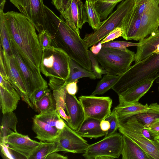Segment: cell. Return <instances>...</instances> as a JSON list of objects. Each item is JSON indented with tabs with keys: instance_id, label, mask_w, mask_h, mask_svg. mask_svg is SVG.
Masks as SVG:
<instances>
[{
	"instance_id": "603a6c76",
	"label": "cell",
	"mask_w": 159,
	"mask_h": 159,
	"mask_svg": "<svg viewBox=\"0 0 159 159\" xmlns=\"http://www.w3.org/2000/svg\"><path fill=\"white\" fill-rule=\"evenodd\" d=\"M100 121L95 119L86 118L79 129L76 132L83 138L97 139L105 136L106 132L100 126Z\"/></svg>"
},
{
	"instance_id": "d590c367",
	"label": "cell",
	"mask_w": 159,
	"mask_h": 159,
	"mask_svg": "<svg viewBox=\"0 0 159 159\" xmlns=\"http://www.w3.org/2000/svg\"><path fill=\"white\" fill-rule=\"evenodd\" d=\"M67 83L66 81L62 86L53 91L52 94L56 101L57 109L61 108L65 109V100L67 93L66 87Z\"/></svg>"
},
{
	"instance_id": "3957f363",
	"label": "cell",
	"mask_w": 159,
	"mask_h": 159,
	"mask_svg": "<svg viewBox=\"0 0 159 159\" xmlns=\"http://www.w3.org/2000/svg\"><path fill=\"white\" fill-rule=\"evenodd\" d=\"M119 78L111 89L118 95L145 80L159 78V54H153L131 66Z\"/></svg>"
},
{
	"instance_id": "7bdbcfd3",
	"label": "cell",
	"mask_w": 159,
	"mask_h": 159,
	"mask_svg": "<svg viewBox=\"0 0 159 159\" xmlns=\"http://www.w3.org/2000/svg\"><path fill=\"white\" fill-rule=\"evenodd\" d=\"M50 92L51 90L48 88L38 90L35 91L29 98L33 106H34L37 101Z\"/></svg>"
},
{
	"instance_id": "7c38bea8",
	"label": "cell",
	"mask_w": 159,
	"mask_h": 159,
	"mask_svg": "<svg viewBox=\"0 0 159 159\" xmlns=\"http://www.w3.org/2000/svg\"><path fill=\"white\" fill-rule=\"evenodd\" d=\"M57 142L58 152L74 153H84L89 145L87 141L66 123L61 130Z\"/></svg>"
},
{
	"instance_id": "b9f144b4",
	"label": "cell",
	"mask_w": 159,
	"mask_h": 159,
	"mask_svg": "<svg viewBox=\"0 0 159 159\" xmlns=\"http://www.w3.org/2000/svg\"><path fill=\"white\" fill-rule=\"evenodd\" d=\"M123 33V30L121 28H116L109 33L100 42L102 44L107 42L112 41L119 37H121Z\"/></svg>"
},
{
	"instance_id": "e575fe53",
	"label": "cell",
	"mask_w": 159,
	"mask_h": 159,
	"mask_svg": "<svg viewBox=\"0 0 159 159\" xmlns=\"http://www.w3.org/2000/svg\"><path fill=\"white\" fill-rule=\"evenodd\" d=\"M34 117L50 126L55 127L57 120L61 118L57 109L40 113L35 115Z\"/></svg>"
},
{
	"instance_id": "4dcf8cb0",
	"label": "cell",
	"mask_w": 159,
	"mask_h": 159,
	"mask_svg": "<svg viewBox=\"0 0 159 159\" xmlns=\"http://www.w3.org/2000/svg\"><path fill=\"white\" fill-rule=\"evenodd\" d=\"M88 21L94 30L98 29L102 24L100 16L95 7V3L86 0L84 4Z\"/></svg>"
},
{
	"instance_id": "60d3db41",
	"label": "cell",
	"mask_w": 159,
	"mask_h": 159,
	"mask_svg": "<svg viewBox=\"0 0 159 159\" xmlns=\"http://www.w3.org/2000/svg\"><path fill=\"white\" fill-rule=\"evenodd\" d=\"M105 119L109 122L110 128L106 132L105 137L111 135L116 132L118 128V119L115 115L112 112L111 114Z\"/></svg>"
},
{
	"instance_id": "ab89813d",
	"label": "cell",
	"mask_w": 159,
	"mask_h": 159,
	"mask_svg": "<svg viewBox=\"0 0 159 159\" xmlns=\"http://www.w3.org/2000/svg\"><path fill=\"white\" fill-rule=\"evenodd\" d=\"M38 36L42 52L52 46L51 36L47 30H44L39 33Z\"/></svg>"
},
{
	"instance_id": "7dc6e473",
	"label": "cell",
	"mask_w": 159,
	"mask_h": 159,
	"mask_svg": "<svg viewBox=\"0 0 159 159\" xmlns=\"http://www.w3.org/2000/svg\"><path fill=\"white\" fill-rule=\"evenodd\" d=\"M0 48V75H2L5 79L7 80L8 77L7 74L4 64L2 49L1 46Z\"/></svg>"
},
{
	"instance_id": "f5cc1de1",
	"label": "cell",
	"mask_w": 159,
	"mask_h": 159,
	"mask_svg": "<svg viewBox=\"0 0 159 159\" xmlns=\"http://www.w3.org/2000/svg\"><path fill=\"white\" fill-rule=\"evenodd\" d=\"M57 110L60 117L67 122L68 118L67 114L65 112V109L61 108H58Z\"/></svg>"
},
{
	"instance_id": "4fadbf2b",
	"label": "cell",
	"mask_w": 159,
	"mask_h": 159,
	"mask_svg": "<svg viewBox=\"0 0 159 159\" xmlns=\"http://www.w3.org/2000/svg\"><path fill=\"white\" fill-rule=\"evenodd\" d=\"M2 49L8 77L7 81L14 87L22 100L31 108H33L34 106L30 100L25 85L14 55L12 57L8 56L3 51L2 48Z\"/></svg>"
},
{
	"instance_id": "2e32d148",
	"label": "cell",
	"mask_w": 159,
	"mask_h": 159,
	"mask_svg": "<svg viewBox=\"0 0 159 159\" xmlns=\"http://www.w3.org/2000/svg\"><path fill=\"white\" fill-rule=\"evenodd\" d=\"M2 143L29 159L31 154L43 142L32 140L27 135L13 132L7 136Z\"/></svg>"
},
{
	"instance_id": "7a4b0ae2",
	"label": "cell",
	"mask_w": 159,
	"mask_h": 159,
	"mask_svg": "<svg viewBox=\"0 0 159 159\" xmlns=\"http://www.w3.org/2000/svg\"><path fill=\"white\" fill-rule=\"evenodd\" d=\"M44 30L50 34L51 46L63 50L69 57L87 70L92 71L86 43L80 34L49 8L45 11Z\"/></svg>"
},
{
	"instance_id": "8992f818",
	"label": "cell",
	"mask_w": 159,
	"mask_h": 159,
	"mask_svg": "<svg viewBox=\"0 0 159 159\" xmlns=\"http://www.w3.org/2000/svg\"><path fill=\"white\" fill-rule=\"evenodd\" d=\"M107 74L118 75L125 73L135 60V53L128 49L125 50L102 48L95 55Z\"/></svg>"
},
{
	"instance_id": "ba28073f",
	"label": "cell",
	"mask_w": 159,
	"mask_h": 159,
	"mask_svg": "<svg viewBox=\"0 0 159 159\" xmlns=\"http://www.w3.org/2000/svg\"><path fill=\"white\" fill-rule=\"evenodd\" d=\"M52 3L66 23L80 34V29L88 21L84 4L81 0H52Z\"/></svg>"
},
{
	"instance_id": "74e56055",
	"label": "cell",
	"mask_w": 159,
	"mask_h": 159,
	"mask_svg": "<svg viewBox=\"0 0 159 159\" xmlns=\"http://www.w3.org/2000/svg\"><path fill=\"white\" fill-rule=\"evenodd\" d=\"M1 153L5 159H27V158L11 148L4 143H0Z\"/></svg>"
},
{
	"instance_id": "7402d4cb",
	"label": "cell",
	"mask_w": 159,
	"mask_h": 159,
	"mask_svg": "<svg viewBox=\"0 0 159 159\" xmlns=\"http://www.w3.org/2000/svg\"><path fill=\"white\" fill-rule=\"evenodd\" d=\"M142 15L139 14L134 6L128 15L122 28V36L126 40H135L141 22Z\"/></svg>"
},
{
	"instance_id": "cb8c5ba5",
	"label": "cell",
	"mask_w": 159,
	"mask_h": 159,
	"mask_svg": "<svg viewBox=\"0 0 159 159\" xmlns=\"http://www.w3.org/2000/svg\"><path fill=\"white\" fill-rule=\"evenodd\" d=\"M121 155L123 159H149L143 150L135 143L123 135Z\"/></svg>"
},
{
	"instance_id": "681fc988",
	"label": "cell",
	"mask_w": 159,
	"mask_h": 159,
	"mask_svg": "<svg viewBox=\"0 0 159 159\" xmlns=\"http://www.w3.org/2000/svg\"><path fill=\"white\" fill-rule=\"evenodd\" d=\"M94 44L90 48V50L94 55H97L100 51L102 48V44L99 42L97 44Z\"/></svg>"
},
{
	"instance_id": "d6a6232c",
	"label": "cell",
	"mask_w": 159,
	"mask_h": 159,
	"mask_svg": "<svg viewBox=\"0 0 159 159\" xmlns=\"http://www.w3.org/2000/svg\"><path fill=\"white\" fill-rule=\"evenodd\" d=\"M123 0H99L95 3L101 20L106 19L116 5Z\"/></svg>"
},
{
	"instance_id": "277c9868",
	"label": "cell",
	"mask_w": 159,
	"mask_h": 159,
	"mask_svg": "<svg viewBox=\"0 0 159 159\" xmlns=\"http://www.w3.org/2000/svg\"><path fill=\"white\" fill-rule=\"evenodd\" d=\"M134 5V0H125L117 6L116 10L102 22L100 27L83 39L89 48L96 44L117 27L122 29L127 17Z\"/></svg>"
},
{
	"instance_id": "484cf974",
	"label": "cell",
	"mask_w": 159,
	"mask_h": 159,
	"mask_svg": "<svg viewBox=\"0 0 159 159\" xmlns=\"http://www.w3.org/2000/svg\"><path fill=\"white\" fill-rule=\"evenodd\" d=\"M129 117L147 128L151 124L159 120V104L156 102L152 103L149 105L147 110Z\"/></svg>"
},
{
	"instance_id": "bcb514c9",
	"label": "cell",
	"mask_w": 159,
	"mask_h": 159,
	"mask_svg": "<svg viewBox=\"0 0 159 159\" xmlns=\"http://www.w3.org/2000/svg\"><path fill=\"white\" fill-rule=\"evenodd\" d=\"M78 81L68 83L66 88L67 93L71 95H75L78 90L77 83Z\"/></svg>"
},
{
	"instance_id": "5b68a950",
	"label": "cell",
	"mask_w": 159,
	"mask_h": 159,
	"mask_svg": "<svg viewBox=\"0 0 159 159\" xmlns=\"http://www.w3.org/2000/svg\"><path fill=\"white\" fill-rule=\"evenodd\" d=\"M70 59L62 49L51 46L42 52L40 71L46 77L66 80L69 76Z\"/></svg>"
},
{
	"instance_id": "4316f807",
	"label": "cell",
	"mask_w": 159,
	"mask_h": 159,
	"mask_svg": "<svg viewBox=\"0 0 159 159\" xmlns=\"http://www.w3.org/2000/svg\"><path fill=\"white\" fill-rule=\"evenodd\" d=\"M18 121L13 111L3 114L0 126V143L3 142L5 138L12 133L17 132L16 127Z\"/></svg>"
},
{
	"instance_id": "11a10c76",
	"label": "cell",
	"mask_w": 159,
	"mask_h": 159,
	"mask_svg": "<svg viewBox=\"0 0 159 159\" xmlns=\"http://www.w3.org/2000/svg\"><path fill=\"white\" fill-rule=\"evenodd\" d=\"M88 0L90 2L95 3V2H97V1H98L99 0Z\"/></svg>"
},
{
	"instance_id": "816d5d0a",
	"label": "cell",
	"mask_w": 159,
	"mask_h": 159,
	"mask_svg": "<svg viewBox=\"0 0 159 159\" xmlns=\"http://www.w3.org/2000/svg\"><path fill=\"white\" fill-rule=\"evenodd\" d=\"M66 124V123L62 118H61L57 121L55 127L58 129L61 130L64 128Z\"/></svg>"
},
{
	"instance_id": "44dd1931",
	"label": "cell",
	"mask_w": 159,
	"mask_h": 159,
	"mask_svg": "<svg viewBox=\"0 0 159 159\" xmlns=\"http://www.w3.org/2000/svg\"><path fill=\"white\" fill-rule=\"evenodd\" d=\"M32 119V129L36 134L35 138L43 142L57 141L60 130L34 117Z\"/></svg>"
},
{
	"instance_id": "1f68e13d",
	"label": "cell",
	"mask_w": 159,
	"mask_h": 159,
	"mask_svg": "<svg viewBox=\"0 0 159 159\" xmlns=\"http://www.w3.org/2000/svg\"><path fill=\"white\" fill-rule=\"evenodd\" d=\"M119 78V75L105 74L102 78L98 83L91 95H99L104 94L110 89Z\"/></svg>"
},
{
	"instance_id": "8fae6325",
	"label": "cell",
	"mask_w": 159,
	"mask_h": 159,
	"mask_svg": "<svg viewBox=\"0 0 159 159\" xmlns=\"http://www.w3.org/2000/svg\"><path fill=\"white\" fill-rule=\"evenodd\" d=\"M22 14L29 18L38 33L44 30L45 5L43 0H10Z\"/></svg>"
},
{
	"instance_id": "9a60e30c",
	"label": "cell",
	"mask_w": 159,
	"mask_h": 159,
	"mask_svg": "<svg viewBox=\"0 0 159 159\" xmlns=\"http://www.w3.org/2000/svg\"><path fill=\"white\" fill-rule=\"evenodd\" d=\"M118 126L120 133L139 146L149 159H159V140H151L120 122Z\"/></svg>"
},
{
	"instance_id": "f1b7e54d",
	"label": "cell",
	"mask_w": 159,
	"mask_h": 159,
	"mask_svg": "<svg viewBox=\"0 0 159 159\" xmlns=\"http://www.w3.org/2000/svg\"><path fill=\"white\" fill-rule=\"evenodd\" d=\"M4 13L3 10H0V46L6 54L8 56L12 57L14 55L9 34L5 22Z\"/></svg>"
},
{
	"instance_id": "f546056e",
	"label": "cell",
	"mask_w": 159,
	"mask_h": 159,
	"mask_svg": "<svg viewBox=\"0 0 159 159\" xmlns=\"http://www.w3.org/2000/svg\"><path fill=\"white\" fill-rule=\"evenodd\" d=\"M57 141L43 142L31 154L29 159H46L50 154L58 152Z\"/></svg>"
},
{
	"instance_id": "30bf717a",
	"label": "cell",
	"mask_w": 159,
	"mask_h": 159,
	"mask_svg": "<svg viewBox=\"0 0 159 159\" xmlns=\"http://www.w3.org/2000/svg\"><path fill=\"white\" fill-rule=\"evenodd\" d=\"M11 43L29 97L38 90L48 88V84L42 76L40 70L33 68L27 64L13 45L11 42Z\"/></svg>"
},
{
	"instance_id": "d6986e66",
	"label": "cell",
	"mask_w": 159,
	"mask_h": 159,
	"mask_svg": "<svg viewBox=\"0 0 159 159\" xmlns=\"http://www.w3.org/2000/svg\"><path fill=\"white\" fill-rule=\"evenodd\" d=\"M154 80H145L118 95L119 103L121 106L139 102L140 98L150 89Z\"/></svg>"
},
{
	"instance_id": "52a82bcc",
	"label": "cell",
	"mask_w": 159,
	"mask_h": 159,
	"mask_svg": "<svg viewBox=\"0 0 159 159\" xmlns=\"http://www.w3.org/2000/svg\"><path fill=\"white\" fill-rule=\"evenodd\" d=\"M123 135L116 132L89 145L82 156L86 159H114L121 155Z\"/></svg>"
},
{
	"instance_id": "9c48e42d",
	"label": "cell",
	"mask_w": 159,
	"mask_h": 159,
	"mask_svg": "<svg viewBox=\"0 0 159 159\" xmlns=\"http://www.w3.org/2000/svg\"><path fill=\"white\" fill-rule=\"evenodd\" d=\"M79 100L83 108L85 119L91 118L101 121L111 113L112 100L109 97L82 95L79 97Z\"/></svg>"
},
{
	"instance_id": "ee69618b",
	"label": "cell",
	"mask_w": 159,
	"mask_h": 159,
	"mask_svg": "<svg viewBox=\"0 0 159 159\" xmlns=\"http://www.w3.org/2000/svg\"><path fill=\"white\" fill-rule=\"evenodd\" d=\"M147 129L155 139L159 140V120L151 124Z\"/></svg>"
},
{
	"instance_id": "f907efd6",
	"label": "cell",
	"mask_w": 159,
	"mask_h": 159,
	"mask_svg": "<svg viewBox=\"0 0 159 159\" xmlns=\"http://www.w3.org/2000/svg\"><path fill=\"white\" fill-rule=\"evenodd\" d=\"M100 125L101 129L104 132H107L110 128L109 122L106 119L101 120Z\"/></svg>"
},
{
	"instance_id": "d4e9b609",
	"label": "cell",
	"mask_w": 159,
	"mask_h": 159,
	"mask_svg": "<svg viewBox=\"0 0 159 159\" xmlns=\"http://www.w3.org/2000/svg\"><path fill=\"white\" fill-rule=\"evenodd\" d=\"M148 108L149 105L147 103L143 105L138 102L126 105H117L114 108L111 112L119 120L143 112Z\"/></svg>"
},
{
	"instance_id": "c3c4849f",
	"label": "cell",
	"mask_w": 159,
	"mask_h": 159,
	"mask_svg": "<svg viewBox=\"0 0 159 159\" xmlns=\"http://www.w3.org/2000/svg\"><path fill=\"white\" fill-rule=\"evenodd\" d=\"M68 157L64 156L57 152H53L49 154L46 158V159H67Z\"/></svg>"
},
{
	"instance_id": "ac0fdd59",
	"label": "cell",
	"mask_w": 159,
	"mask_h": 159,
	"mask_svg": "<svg viewBox=\"0 0 159 159\" xmlns=\"http://www.w3.org/2000/svg\"><path fill=\"white\" fill-rule=\"evenodd\" d=\"M20 98L12 84L0 75V102L2 114L15 110Z\"/></svg>"
},
{
	"instance_id": "f35d334b",
	"label": "cell",
	"mask_w": 159,
	"mask_h": 159,
	"mask_svg": "<svg viewBox=\"0 0 159 159\" xmlns=\"http://www.w3.org/2000/svg\"><path fill=\"white\" fill-rule=\"evenodd\" d=\"M140 45L138 43H134L123 41H112L102 44V48H110L120 50H125L129 47H137Z\"/></svg>"
},
{
	"instance_id": "5bb4252c",
	"label": "cell",
	"mask_w": 159,
	"mask_h": 159,
	"mask_svg": "<svg viewBox=\"0 0 159 159\" xmlns=\"http://www.w3.org/2000/svg\"><path fill=\"white\" fill-rule=\"evenodd\" d=\"M159 0H150L141 17L140 26L135 40L146 38L159 29Z\"/></svg>"
},
{
	"instance_id": "836d02e7",
	"label": "cell",
	"mask_w": 159,
	"mask_h": 159,
	"mask_svg": "<svg viewBox=\"0 0 159 159\" xmlns=\"http://www.w3.org/2000/svg\"><path fill=\"white\" fill-rule=\"evenodd\" d=\"M34 106L40 113L57 109L56 101L51 92L37 101Z\"/></svg>"
},
{
	"instance_id": "ffe728a7",
	"label": "cell",
	"mask_w": 159,
	"mask_h": 159,
	"mask_svg": "<svg viewBox=\"0 0 159 159\" xmlns=\"http://www.w3.org/2000/svg\"><path fill=\"white\" fill-rule=\"evenodd\" d=\"M140 45L137 47L135 56V63L142 61L153 54L159 46V29L148 37L139 40Z\"/></svg>"
},
{
	"instance_id": "f6af8a7d",
	"label": "cell",
	"mask_w": 159,
	"mask_h": 159,
	"mask_svg": "<svg viewBox=\"0 0 159 159\" xmlns=\"http://www.w3.org/2000/svg\"><path fill=\"white\" fill-rule=\"evenodd\" d=\"M65 82L66 80L61 79L54 77H50L48 85L50 89L53 90L62 86Z\"/></svg>"
},
{
	"instance_id": "e0dca14e",
	"label": "cell",
	"mask_w": 159,
	"mask_h": 159,
	"mask_svg": "<svg viewBox=\"0 0 159 159\" xmlns=\"http://www.w3.org/2000/svg\"><path fill=\"white\" fill-rule=\"evenodd\" d=\"M65 109L68 117L67 125L72 129L78 130L85 119L84 110L75 95L67 93L65 100Z\"/></svg>"
},
{
	"instance_id": "db71d44e",
	"label": "cell",
	"mask_w": 159,
	"mask_h": 159,
	"mask_svg": "<svg viewBox=\"0 0 159 159\" xmlns=\"http://www.w3.org/2000/svg\"><path fill=\"white\" fill-rule=\"evenodd\" d=\"M6 0H0V10H3Z\"/></svg>"
},
{
	"instance_id": "6da1fadb",
	"label": "cell",
	"mask_w": 159,
	"mask_h": 159,
	"mask_svg": "<svg viewBox=\"0 0 159 159\" xmlns=\"http://www.w3.org/2000/svg\"><path fill=\"white\" fill-rule=\"evenodd\" d=\"M4 16L10 42L27 64L40 70L42 51L33 24L17 12L4 13Z\"/></svg>"
},
{
	"instance_id": "83f0119b",
	"label": "cell",
	"mask_w": 159,
	"mask_h": 159,
	"mask_svg": "<svg viewBox=\"0 0 159 159\" xmlns=\"http://www.w3.org/2000/svg\"><path fill=\"white\" fill-rule=\"evenodd\" d=\"M84 77H88L92 80L97 79L92 71L87 70L70 59L69 76L66 81L67 83L76 81Z\"/></svg>"
},
{
	"instance_id": "8d00e7d4",
	"label": "cell",
	"mask_w": 159,
	"mask_h": 159,
	"mask_svg": "<svg viewBox=\"0 0 159 159\" xmlns=\"http://www.w3.org/2000/svg\"><path fill=\"white\" fill-rule=\"evenodd\" d=\"M88 55L91 63L92 71L95 75L97 79L102 78L103 74H107V71L99 65V62L95 55L89 50H88Z\"/></svg>"
},
{
	"instance_id": "9f6ffc18",
	"label": "cell",
	"mask_w": 159,
	"mask_h": 159,
	"mask_svg": "<svg viewBox=\"0 0 159 159\" xmlns=\"http://www.w3.org/2000/svg\"><path fill=\"white\" fill-rule=\"evenodd\" d=\"M158 82H157L158 83V91L159 92V79L158 80Z\"/></svg>"
}]
</instances>
